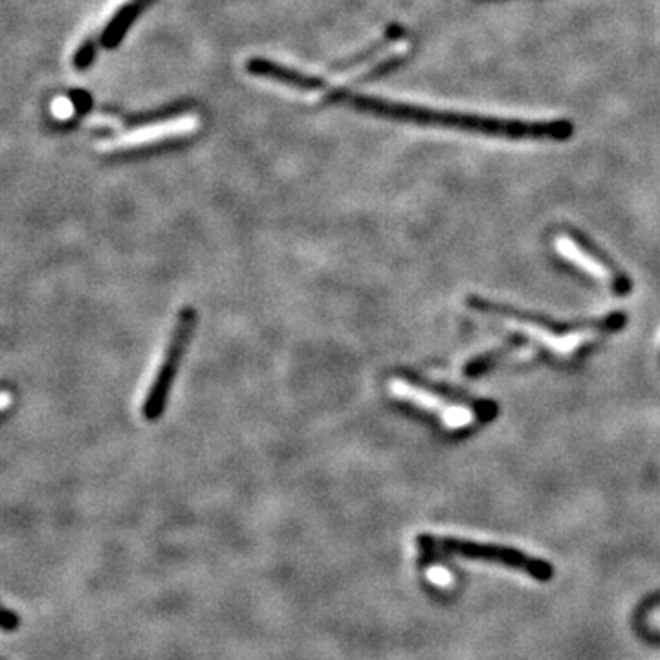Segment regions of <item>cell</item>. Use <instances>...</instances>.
<instances>
[{
    "label": "cell",
    "mask_w": 660,
    "mask_h": 660,
    "mask_svg": "<svg viewBox=\"0 0 660 660\" xmlns=\"http://www.w3.org/2000/svg\"><path fill=\"white\" fill-rule=\"evenodd\" d=\"M347 101L352 109L380 114L393 120L413 121V123H428V125H446L457 127L464 131L494 134L516 140H569L572 136V125L569 121H514L488 118V116H473L459 114L448 110L424 109L415 105H404L387 99L371 98V96H349L341 90H332L329 101Z\"/></svg>",
    "instance_id": "6da1fadb"
},
{
    "label": "cell",
    "mask_w": 660,
    "mask_h": 660,
    "mask_svg": "<svg viewBox=\"0 0 660 660\" xmlns=\"http://www.w3.org/2000/svg\"><path fill=\"white\" fill-rule=\"evenodd\" d=\"M466 305L484 316L503 319L556 354H572L589 341L620 332L627 323V316L622 312H613L604 318L565 323L479 296L466 297Z\"/></svg>",
    "instance_id": "7a4b0ae2"
},
{
    "label": "cell",
    "mask_w": 660,
    "mask_h": 660,
    "mask_svg": "<svg viewBox=\"0 0 660 660\" xmlns=\"http://www.w3.org/2000/svg\"><path fill=\"white\" fill-rule=\"evenodd\" d=\"M420 560L437 561L444 558H464V560L486 561L503 565L508 569L525 572L536 582L547 583L554 578V567L549 561L539 560L523 550L503 545H490V543H477L468 539L448 538V536H431L422 534L417 538Z\"/></svg>",
    "instance_id": "3957f363"
},
{
    "label": "cell",
    "mask_w": 660,
    "mask_h": 660,
    "mask_svg": "<svg viewBox=\"0 0 660 660\" xmlns=\"http://www.w3.org/2000/svg\"><path fill=\"white\" fill-rule=\"evenodd\" d=\"M389 389L396 398L435 413L451 429L468 428L473 422L486 424L499 413V407L492 400L450 398V395H442L440 391H433L402 378L391 380Z\"/></svg>",
    "instance_id": "277c9868"
},
{
    "label": "cell",
    "mask_w": 660,
    "mask_h": 660,
    "mask_svg": "<svg viewBox=\"0 0 660 660\" xmlns=\"http://www.w3.org/2000/svg\"><path fill=\"white\" fill-rule=\"evenodd\" d=\"M193 327H195V310L186 308L178 318V325H176L171 341L167 345V351H165L164 362L158 365V371L154 373L153 380H151L153 382L151 389L143 400L142 415L145 420H154L162 413L167 393L173 384L178 363L184 354Z\"/></svg>",
    "instance_id": "5b68a950"
},
{
    "label": "cell",
    "mask_w": 660,
    "mask_h": 660,
    "mask_svg": "<svg viewBox=\"0 0 660 660\" xmlns=\"http://www.w3.org/2000/svg\"><path fill=\"white\" fill-rule=\"evenodd\" d=\"M554 248L563 259H567L569 263L578 266L585 274H589L596 281H600L616 296H627L633 290V283L626 274L616 270L615 266H611L605 261L604 257H600L598 253L593 252L591 246L578 241L576 237L567 235V233L560 235L554 241Z\"/></svg>",
    "instance_id": "8992f818"
},
{
    "label": "cell",
    "mask_w": 660,
    "mask_h": 660,
    "mask_svg": "<svg viewBox=\"0 0 660 660\" xmlns=\"http://www.w3.org/2000/svg\"><path fill=\"white\" fill-rule=\"evenodd\" d=\"M246 70L252 76L266 77V79H272L275 83H281V85L296 88V90H303V92H316V90H323L327 87L325 79H321V77L303 74L296 68L279 65V63H274L270 59H263V57L248 59Z\"/></svg>",
    "instance_id": "52a82bcc"
},
{
    "label": "cell",
    "mask_w": 660,
    "mask_h": 660,
    "mask_svg": "<svg viewBox=\"0 0 660 660\" xmlns=\"http://www.w3.org/2000/svg\"><path fill=\"white\" fill-rule=\"evenodd\" d=\"M153 0H131L129 4L121 6L120 11L110 19L109 24L105 26V32L101 33L99 43L105 48H116L121 43V39L125 37V33L129 30L132 22L138 19V15L142 13Z\"/></svg>",
    "instance_id": "ba28073f"
},
{
    "label": "cell",
    "mask_w": 660,
    "mask_h": 660,
    "mask_svg": "<svg viewBox=\"0 0 660 660\" xmlns=\"http://www.w3.org/2000/svg\"><path fill=\"white\" fill-rule=\"evenodd\" d=\"M523 345H525V343L521 340L510 341L508 345L501 347V349H495V351L486 352L483 356H477V358H473L472 362L466 365L464 374L475 378V376H481V374L488 373L492 367H495V363L503 362L506 356H512V354H516L517 351H521Z\"/></svg>",
    "instance_id": "9c48e42d"
},
{
    "label": "cell",
    "mask_w": 660,
    "mask_h": 660,
    "mask_svg": "<svg viewBox=\"0 0 660 660\" xmlns=\"http://www.w3.org/2000/svg\"><path fill=\"white\" fill-rule=\"evenodd\" d=\"M94 57H96V46H94L92 41H87V43L83 44V46L77 50L76 57H74V65H76V68H79V70H85V68L92 65Z\"/></svg>",
    "instance_id": "30bf717a"
},
{
    "label": "cell",
    "mask_w": 660,
    "mask_h": 660,
    "mask_svg": "<svg viewBox=\"0 0 660 660\" xmlns=\"http://www.w3.org/2000/svg\"><path fill=\"white\" fill-rule=\"evenodd\" d=\"M17 626H19V615L13 613L10 609H4V613H2V629L4 631H13Z\"/></svg>",
    "instance_id": "8fae6325"
}]
</instances>
